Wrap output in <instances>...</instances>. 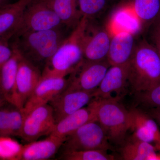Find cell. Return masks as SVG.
<instances>
[{
    "label": "cell",
    "mask_w": 160,
    "mask_h": 160,
    "mask_svg": "<svg viewBox=\"0 0 160 160\" xmlns=\"http://www.w3.org/2000/svg\"><path fill=\"white\" fill-rule=\"evenodd\" d=\"M65 26L14 35L9 44L13 51L42 72L46 63L68 35Z\"/></svg>",
    "instance_id": "obj_1"
},
{
    "label": "cell",
    "mask_w": 160,
    "mask_h": 160,
    "mask_svg": "<svg viewBox=\"0 0 160 160\" xmlns=\"http://www.w3.org/2000/svg\"><path fill=\"white\" fill-rule=\"evenodd\" d=\"M88 22V19L82 17L46 63L42 72V77H66L82 62L83 39Z\"/></svg>",
    "instance_id": "obj_2"
},
{
    "label": "cell",
    "mask_w": 160,
    "mask_h": 160,
    "mask_svg": "<svg viewBox=\"0 0 160 160\" xmlns=\"http://www.w3.org/2000/svg\"><path fill=\"white\" fill-rule=\"evenodd\" d=\"M160 83V56L151 43L137 44L129 62L128 84L133 94L147 91Z\"/></svg>",
    "instance_id": "obj_3"
},
{
    "label": "cell",
    "mask_w": 160,
    "mask_h": 160,
    "mask_svg": "<svg viewBox=\"0 0 160 160\" xmlns=\"http://www.w3.org/2000/svg\"><path fill=\"white\" fill-rule=\"evenodd\" d=\"M118 98L94 99L96 118L110 144L121 146L129 130V112Z\"/></svg>",
    "instance_id": "obj_4"
},
{
    "label": "cell",
    "mask_w": 160,
    "mask_h": 160,
    "mask_svg": "<svg viewBox=\"0 0 160 160\" xmlns=\"http://www.w3.org/2000/svg\"><path fill=\"white\" fill-rule=\"evenodd\" d=\"M62 146H64V152L113 149L97 120L85 123L78 128L66 138Z\"/></svg>",
    "instance_id": "obj_5"
},
{
    "label": "cell",
    "mask_w": 160,
    "mask_h": 160,
    "mask_svg": "<svg viewBox=\"0 0 160 160\" xmlns=\"http://www.w3.org/2000/svg\"><path fill=\"white\" fill-rule=\"evenodd\" d=\"M62 26H64L57 15L44 0H32L24 11L21 22L13 36Z\"/></svg>",
    "instance_id": "obj_6"
},
{
    "label": "cell",
    "mask_w": 160,
    "mask_h": 160,
    "mask_svg": "<svg viewBox=\"0 0 160 160\" xmlns=\"http://www.w3.org/2000/svg\"><path fill=\"white\" fill-rule=\"evenodd\" d=\"M55 124L51 106L41 105L25 115L19 137L28 142L37 141L41 137L51 134Z\"/></svg>",
    "instance_id": "obj_7"
},
{
    "label": "cell",
    "mask_w": 160,
    "mask_h": 160,
    "mask_svg": "<svg viewBox=\"0 0 160 160\" xmlns=\"http://www.w3.org/2000/svg\"><path fill=\"white\" fill-rule=\"evenodd\" d=\"M110 66L107 60L98 62L83 60L77 69L69 75V85L66 89L94 91Z\"/></svg>",
    "instance_id": "obj_8"
},
{
    "label": "cell",
    "mask_w": 160,
    "mask_h": 160,
    "mask_svg": "<svg viewBox=\"0 0 160 160\" xmlns=\"http://www.w3.org/2000/svg\"><path fill=\"white\" fill-rule=\"evenodd\" d=\"M42 78V71L20 55L12 104L23 109Z\"/></svg>",
    "instance_id": "obj_9"
},
{
    "label": "cell",
    "mask_w": 160,
    "mask_h": 160,
    "mask_svg": "<svg viewBox=\"0 0 160 160\" xmlns=\"http://www.w3.org/2000/svg\"><path fill=\"white\" fill-rule=\"evenodd\" d=\"M111 38L107 28L92 25L88 20L83 39L84 60L98 62L107 60Z\"/></svg>",
    "instance_id": "obj_10"
},
{
    "label": "cell",
    "mask_w": 160,
    "mask_h": 160,
    "mask_svg": "<svg viewBox=\"0 0 160 160\" xmlns=\"http://www.w3.org/2000/svg\"><path fill=\"white\" fill-rule=\"evenodd\" d=\"M94 92L66 89L49 103L53 110L56 123L89 105L94 99Z\"/></svg>",
    "instance_id": "obj_11"
},
{
    "label": "cell",
    "mask_w": 160,
    "mask_h": 160,
    "mask_svg": "<svg viewBox=\"0 0 160 160\" xmlns=\"http://www.w3.org/2000/svg\"><path fill=\"white\" fill-rule=\"evenodd\" d=\"M129 130L138 139L155 144L160 151V130L157 123L144 110L132 108L129 111Z\"/></svg>",
    "instance_id": "obj_12"
},
{
    "label": "cell",
    "mask_w": 160,
    "mask_h": 160,
    "mask_svg": "<svg viewBox=\"0 0 160 160\" xmlns=\"http://www.w3.org/2000/svg\"><path fill=\"white\" fill-rule=\"evenodd\" d=\"M69 83V78L42 77L24 106V115L35 107L49 104L57 95L66 89Z\"/></svg>",
    "instance_id": "obj_13"
},
{
    "label": "cell",
    "mask_w": 160,
    "mask_h": 160,
    "mask_svg": "<svg viewBox=\"0 0 160 160\" xmlns=\"http://www.w3.org/2000/svg\"><path fill=\"white\" fill-rule=\"evenodd\" d=\"M106 28L111 36L122 32H129L136 36L143 29L131 2L124 3L115 9Z\"/></svg>",
    "instance_id": "obj_14"
},
{
    "label": "cell",
    "mask_w": 160,
    "mask_h": 160,
    "mask_svg": "<svg viewBox=\"0 0 160 160\" xmlns=\"http://www.w3.org/2000/svg\"><path fill=\"white\" fill-rule=\"evenodd\" d=\"M129 63L110 66L98 87L94 92L95 99L112 97L113 93L119 94L128 83Z\"/></svg>",
    "instance_id": "obj_15"
},
{
    "label": "cell",
    "mask_w": 160,
    "mask_h": 160,
    "mask_svg": "<svg viewBox=\"0 0 160 160\" xmlns=\"http://www.w3.org/2000/svg\"><path fill=\"white\" fill-rule=\"evenodd\" d=\"M135 35L122 32L112 36L107 60L110 66L129 62L136 46Z\"/></svg>",
    "instance_id": "obj_16"
},
{
    "label": "cell",
    "mask_w": 160,
    "mask_h": 160,
    "mask_svg": "<svg viewBox=\"0 0 160 160\" xmlns=\"http://www.w3.org/2000/svg\"><path fill=\"white\" fill-rule=\"evenodd\" d=\"M97 119L92 101L87 107H83L56 123L50 134L65 141L67 137L78 128L85 123Z\"/></svg>",
    "instance_id": "obj_17"
},
{
    "label": "cell",
    "mask_w": 160,
    "mask_h": 160,
    "mask_svg": "<svg viewBox=\"0 0 160 160\" xmlns=\"http://www.w3.org/2000/svg\"><path fill=\"white\" fill-rule=\"evenodd\" d=\"M64 140L50 134L45 139L23 146L18 158L20 160H44L53 157L62 146Z\"/></svg>",
    "instance_id": "obj_18"
},
{
    "label": "cell",
    "mask_w": 160,
    "mask_h": 160,
    "mask_svg": "<svg viewBox=\"0 0 160 160\" xmlns=\"http://www.w3.org/2000/svg\"><path fill=\"white\" fill-rule=\"evenodd\" d=\"M31 1L16 0L0 9V38L9 41L12 37Z\"/></svg>",
    "instance_id": "obj_19"
},
{
    "label": "cell",
    "mask_w": 160,
    "mask_h": 160,
    "mask_svg": "<svg viewBox=\"0 0 160 160\" xmlns=\"http://www.w3.org/2000/svg\"><path fill=\"white\" fill-rule=\"evenodd\" d=\"M120 147L119 152L123 160H160V155L157 153L155 146L132 135Z\"/></svg>",
    "instance_id": "obj_20"
},
{
    "label": "cell",
    "mask_w": 160,
    "mask_h": 160,
    "mask_svg": "<svg viewBox=\"0 0 160 160\" xmlns=\"http://www.w3.org/2000/svg\"><path fill=\"white\" fill-rule=\"evenodd\" d=\"M6 103L0 107V137H19L25 117L24 112L22 109L11 103L6 106Z\"/></svg>",
    "instance_id": "obj_21"
},
{
    "label": "cell",
    "mask_w": 160,
    "mask_h": 160,
    "mask_svg": "<svg viewBox=\"0 0 160 160\" xmlns=\"http://www.w3.org/2000/svg\"><path fill=\"white\" fill-rule=\"evenodd\" d=\"M56 13L64 26L74 29L82 17L78 9L77 0H44Z\"/></svg>",
    "instance_id": "obj_22"
},
{
    "label": "cell",
    "mask_w": 160,
    "mask_h": 160,
    "mask_svg": "<svg viewBox=\"0 0 160 160\" xmlns=\"http://www.w3.org/2000/svg\"><path fill=\"white\" fill-rule=\"evenodd\" d=\"M14 51L12 57L0 69V90L8 102L12 104L20 55Z\"/></svg>",
    "instance_id": "obj_23"
},
{
    "label": "cell",
    "mask_w": 160,
    "mask_h": 160,
    "mask_svg": "<svg viewBox=\"0 0 160 160\" xmlns=\"http://www.w3.org/2000/svg\"><path fill=\"white\" fill-rule=\"evenodd\" d=\"M131 2L143 29L149 28L160 15V0H132Z\"/></svg>",
    "instance_id": "obj_24"
},
{
    "label": "cell",
    "mask_w": 160,
    "mask_h": 160,
    "mask_svg": "<svg viewBox=\"0 0 160 160\" xmlns=\"http://www.w3.org/2000/svg\"><path fill=\"white\" fill-rule=\"evenodd\" d=\"M114 0H77L78 9L82 17L93 20L102 14Z\"/></svg>",
    "instance_id": "obj_25"
},
{
    "label": "cell",
    "mask_w": 160,
    "mask_h": 160,
    "mask_svg": "<svg viewBox=\"0 0 160 160\" xmlns=\"http://www.w3.org/2000/svg\"><path fill=\"white\" fill-rule=\"evenodd\" d=\"M66 160H113L114 156L103 150H87L64 152L62 156Z\"/></svg>",
    "instance_id": "obj_26"
},
{
    "label": "cell",
    "mask_w": 160,
    "mask_h": 160,
    "mask_svg": "<svg viewBox=\"0 0 160 160\" xmlns=\"http://www.w3.org/2000/svg\"><path fill=\"white\" fill-rule=\"evenodd\" d=\"M137 102L145 109L160 108V83L147 91L134 94Z\"/></svg>",
    "instance_id": "obj_27"
},
{
    "label": "cell",
    "mask_w": 160,
    "mask_h": 160,
    "mask_svg": "<svg viewBox=\"0 0 160 160\" xmlns=\"http://www.w3.org/2000/svg\"><path fill=\"white\" fill-rule=\"evenodd\" d=\"M23 146L9 137H0V158L18 160Z\"/></svg>",
    "instance_id": "obj_28"
},
{
    "label": "cell",
    "mask_w": 160,
    "mask_h": 160,
    "mask_svg": "<svg viewBox=\"0 0 160 160\" xmlns=\"http://www.w3.org/2000/svg\"><path fill=\"white\" fill-rule=\"evenodd\" d=\"M150 40L160 56V15L149 26Z\"/></svg>",
    "instance_id": "obj_29"
},
{
    "label": "cell",
    "mask_w": 160,
    "mask_h": 160,
    "mask_svg": "<svg viewBox=\"0 0 160 160\" xmlns=\"http://www.w3.org/2000/svg\"><path fill=\"white\" fill-rule=\"evenodd\" d=\"M13 53L14 51L9 45V41L0 38V69Z\"/></svg>",
    "instance_id": "obj_30"
},
{
    "label": "cell",
    "mask_w": 160,
    "mask_h": 160,
    "mask_svg": "<svg viewBox=\"0 0 160 160\" xmlns=\"http://www.w3.org/2000/svg\"><path fill=\"white\" fill-rule=\"evenodd\" d=\"M157 123L160 127V108H151L144 110Z\"/></svg>",
    "instance_id": "obj_31"
},
{
    "label": "cell",
    "mask_w": 160,
    "mask_h": 160,
    "mask_svg": "<svg viewBox=\"0 0 160 160\" xmlns=\"http://www.w3.org/2000/svg\"><path fill=\"white\" fill-rule=\"evenodd\" d=\"M15 1V0H0V9Z\"/></svg>",
    "instance_id": "obj_32"
},
{
    "label": "cell",
    "mask_w": 160,
    "mask_h": 160,
    "mask_svg": "<svg viewBox=\"0 0 160 160\" xmlns=\"http://www.w3.org/2000/svg\"><path fill=\"white\" fill-rule=\"evenodd\" d=\"M6 102H7V101H6V99L5 98L2 93L0 90V107L6 104Z\"/></svg>",
    "instance_id": "obj_33"
}]
</instances>
